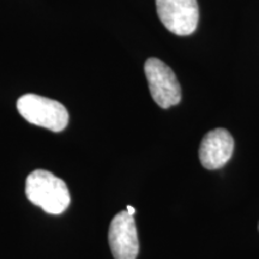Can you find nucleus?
Instances as JSON below:
<instances>
[{
  "instance_id": "obj_7",
  "label": "nucleus",
  "mask_w": 259,
  "mask_h": 259,
  "mask_svg": "<svg viewBox=\"0 0 259 259\" xmlns=\"http://www.w3.org/2000/svg\"><path fill=\"white\" fill-rule=\"evenodd\" d=\"M126 211L128 212V215H131V216H134L135 213H136V209L135 208H132L131 205H128L127 208H126Z\"/></svg>"
},
{
  "instance_id": "obj_5",
  "label": "nucleus",
  "mask_w": 259,
  "mask_h": 259,
  "mask_svg": "<svg viewBox=\"0 0 259 259\" xmlns=\"http://www.w3.org/2000/svg\"><path fill=\"white\" fill-rule=\"evenodd\" d=\"M108 241L114 259H136L139 251L134 216L124 210L114 216L109 226Z\"/></svg>"
},
{
  "instance_id": "obj_3",
  "label": "nucleus",
  "mask_w": 259,
  "mask_h": 259,
  "mask_svg": "<svg viewBox=\"0 0 259 259\" xmlns=\"http://www.w3.org/2000/svg\"><path fill=\"white\" fill-rule=\"evenodd\" d=\"M144 72L151 97L161 108L176 106L181 100V88L173 70L157 58L145 61Z\"/></svg>"
},
{
  "instance_id": "obj_1",
  "label": "nucleus",
  "mask_w": 259,
  "mask_h": 259,
  "mask_svg": "<svg viewBox=\"0 0 259 259\" xmlns=\"http://www.w3.org/2000/svg\"><path fill=\"white\" fill-rule=\"evenodd\" d=\"M27 198L52 215H59L69 208L71 197L66 184L48 170L31 171L25 181Z\"/></svg>"
},
{
  "instance_id": "obj_4",
  "label": "nucleus",
  "mask_w": 259,
  "mask_h": 259,
  "mask_svg": "<svg viewBox=\"0 0 259 259\" xmlns=\"http://www.w3.org/2000/svg\"><path fill=\"white\" fill-rule=\"evenodd\" d=\"M162 24L178 36H187L197 29L199 8L197 0H156Z\"/></svg>"
},
{
  "instance_id": "obj_6",
  "label": "nucleus",
  "mask_w": 259,
  "mask_h": 259,
  "mask_svg": "<svg viewBox=\"0 0 259 259\" xmlns=\"http://www.w3.org/2000/svg\"><path fill=\"white\" fill-rule=\"evenodd\" d=\"M234 150V139L225 128H215L208 132L199 147V160L204 168L219 169L231 160Z\"/></svg>"
},
{
  "instance_id": "obj_2",
  "label": "nucleus",
  "mask_w": 259,
  "mask_h": 259,
  "mask_svg": "<svg viewBox=\"0 0 259 259\" xmlns=\"http://www.w3.org/2000/svg\"><path fill=\"white\" fill-rule=\"evenodd\" d=\"M17 109L28 122L52 132L64 131L69 124V112L60 102L36 94L19 97Z\"/></svg>"
}]
</instances>
